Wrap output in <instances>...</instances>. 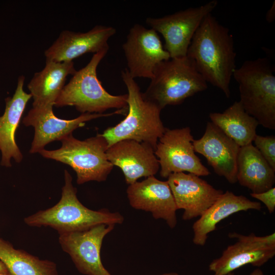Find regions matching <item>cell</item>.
<instances>
[{"label": "cell", "instance_id": "cell-7", "mask_svg": "<svg viewBox=\"0 0 275 275\" xmlns=\"http://www.w3.org/2000/svg\"><path fill=\"white\" fill-rule=\"evenodd\" d=\"M61 147L53 150L45 149L38 153L43 157L71 167L77 176V183L105 181L114 166L106 155L107 143L101 134L81 141L72 134L61 141Z\"/></svg>", "mask_w": 275, "mask_h": 275}, {"label": "cell", "instance_id": "cell-23", "mask_svg": "<svg viewBox=\"0 0 275 275\" xmlns=\"http://www.w3.org/2000/svg\"><path fill=\"white\" fill-rule=\"evenodd\" d=\"M209 118L240 147L252 144L257 135L258 121L245 111L239 101L222 113H211Z\"/></svg>", "mask_w": 275, "mask_h": 275}, {"label": "cell", "instance_id": "cell-9", "mask_svg": "<svg viewBox=\"0 0 275 275\" xmlns=\"http://www.w3.org/2000/svg\"><path fill=\"white\" fill-rule=\"evenodd\" d=\"M194 140L189 127L166 129L154 150L161 177L168 178L172 174L184 172L200 177L210 174L196 154Z\"/></svg>", "mask_w": 275, "mask_h": 275}, {"label": "cell", "instance_id": "cell-28", "mask_svg": "<svg viewBox=\"0 0 275 275\" xmlns=\"http://www.w3.org/2000/svg\"><path fill=\"white\" fill-rule=\"evenodd\" d=\"M0 273L10 274L5 265L0 261Z\"/></svg>", "mask_w": 275, "mask_h": 275}, {"label": "cell", "instance_id": "cell-2", "mask_svg": "<svg viewBox=\"0 0 275 275\" xmlns=\"http://www.w3.org/2000/svg\"><path fill=\"white\" fill-rule=\"evenodd\" d=\"M121 78L128 93V111L125 118L116 125L107 128L101 135L108 147L124 140L145 143L155 150L159 139L166 130L160 118L162 110L147 98L126 68L121 71Z\"/></svg>", "mask_w": 275, "mask_h": 275}, {"label": "cell", "instance_id": "cell-25", "mask_svg": "<svg viewBox=\"0 0 275 275\" xmlns=\"http://www.w3.org/2000/svg\"><path fill=\"white\" fill-rule=\"evenodd\" d=\"M253 142L255 147L275 171V136L257 134Z\"/></svg>", "mask_w": 275, "mask_h": 275}, {"label": "cell", "instance_id": "cell-17", "mask_svg": "<svg viewBox=\"0 0 275 275\" xmlns=\"http://www.w3.org/2000/svg\"><path fill=\"white\" fill-rule=\"evenodd\" d=\"M116 33L113 26L98 25L85 33L63 31L44 52L46 62H69L87 53L108 47L109 39Z\"/></svg>", "mask_w": 275, "mask_h": 275}, {"label": "cell", "instance_id": "cell-3", "mask_svg": "<svg viewBox=\"0 0 275 275\" xmlns=\"http://www.w3.org/2000/svg\"><path fill=\"white\" fill-rule=\"evenodd\" d=\"M65 184L62 196L54 206L25 217V223L32 227L48 226L59 233L82 231L99 224H121L123 216L119 212L103 209L91 210L78 200L77 189L72 184V178L64 171Z\"/></svg>", "mask_w": 275, "mask_h": 275}, {"label": "cell", "instance_id": "cell-16", "mask_svg": "<svg viewBox=\"0 0 275 275\" xmlns=\"http://www.w3.org/2000/svg\"><path fill=\"white\" fill-rule=\"evenodd\" d=\"M127 194L133 208L150 212L155 219H162L171 228L175 227L177 208L167 181L150 176L129 185Z\"/></svg>", "mask_w": 275, "mask_h": 275}, {"label": "cell", "instance_id": "cell-6", "mask_svg": "<svg viewBox=\"0 0 275 275\" xmlns=\"http://www.w3.org/2000/svg\"><path fill=\"white\" fill-rule=\"evenodd\" d=\"M145 97L161 109L181 104L186 99L207 89V82L187 56L170 58L155 67Z\"/></svg>", "mask_w": 275, "mask_h": 275}, {"label": "cell", "instance_id": "cell-8", "mask_svg": "<svg viewBox=\"0 0 275 275\" xmlns=\"http://www.w3.org/2000/svg\"><path fill=\"white\" fill-rule=\"evenodd\" d=\"M217 4L216 0H212L200 6L190 7L161 17H148L146 22L151 29L162 35L163 47L170 58L186 56L197 29Z\"/></svg>", "mask_w": 275, "mask_h": 275}, {"label": "cell", "instance_id": "cell-27", "mask_svg": "<svg viewBox=\"0 0 275 275\" xmlns=\"http://www.w3.org/2000/svg\"><path fill=\"white\" fill-rule=\"evenodd\" d=\"M275 3L273 2L272 5L270 9L268 11L266 15V19L268 22H272L275 18Z\"/></svg>", "mask_w": 275, "mask_h": 275}, {"label": "cell", "instance_id": "cell-12", "mask_svg": "<svg viewBox=\"0 0 275 275\" xmlns=\"http://www.w3.org/2000/svg\"><path fill=\"white\" fill-rule=\"evenodd\" d=\"M113 224H99L88 229L60 233L59 241L77 270L86 275H111L103 266L100 256L104 237L114 228Z\"/></svg>", "mask_w": 275, "mask_h": 275}, {"label": "cell", "instance_id": "cell-15", "mask_svg": "<svg viewBox=\"0 0 275 275\" xmlns=\"http://www.w3.org/2000/svg\"><path fill=\"white\" fill-rule=\"evenodd\" d=\"M195 152L205 157L218 176L231 184L237 180V161L240 147L213 123L208 122L203 135L194 140Z\"/></svg>", "mask_w": 275, "mask_h": 275}, {"label": "cell", "instance_id": "cell-31", "mask_svg": "<svg viewBox=\"0 0 275 275\" xmlns=\"http://www.w3.org/2000/svg\"><path fill=\"white\" fill-rule=\"evenodd\" d=\"M227 275H234V273L232 272L227 274Z\"/></svg>", "mask_w": 275, "mask_h": 275}, {"label": "cell", "instance_id": "cell-5", "mask_svg": "<svg viewBox=\"0 0 275 275\" xmlns=\"http://www.w3.org/2000/svg\"><path fill=\"white\" fill-rule=\"evenodd\" d=\"M108 49L109 47L94 53L86 66L76 71L63 87L54 106H73L82 114H103L111 108L128 109L127 94H109L97 77V67Z\"/></svg>", "mask_w": 275, "mask_h": 275}, {"label": "cell", "instance_id": "cell-32", "mask_svg": "<svg viewBox=\"0 0 275 275\" xmlns=\"http://www.w3.org/2000/svg\"><path fill=\"white\" fill-rule=\"evenodd\" d=\"M0 275H11V274L0 273Z\"/></svg>", "mask_w": 275, "mask_h": 275}, {"label": "cell", "instance_id": "cell-4", "mask_svg": "<svg viewBox=\"0 0 275 275\" xmlns=\"http://www.w3.org/2000/svg\"><path fill=\"white\" fill-rule=\"evenodd\" d=\"M274 67L266 58L245 61L233 76L239 85L240 100L245 111L264 127L275 129Z\"/></svg>", "mask_w": 275, "mask_h": 275}, {"label": "cell", "instance_id": "cell-10", "mask_svg": "<svg viewBox=\"0 0 275 275\" xmlns=\"http://www.w3.org/2000/svg\"><path fill=\"white\" fill-rule=\"evenodd\" d=\"M229 237L237 240L210 263L209 269L213 275H227L247 264L260 267L275 255L274 233L258 236L253 233L244 235L233 232Z\"/></svg>", "mask_w": 275, "mask_h": 275}, {"label": "cell", "instance_id": "cell-29", "mask_svg": "<svg viewBox=\"0 0 275 275\" xmlns=\"http://www.w3.org/2000/svg\"><path fill=\"white\" fill-rule=\"evenodd\" d=\"M250 275H265L263 271L259 268H257L252 271Z\"/></svg>", "mask_w": 275, "mask_h": 275}, {"label": "cell", "instance_id": "cell-1", "mask_svg": "<svg viewBox=\"0 0 275 275\" xmlns=\"http://www.w3.org/2000/svg\"><path fill=\"white\" fill-rule=\"evenodd\" d=\"M186 56L208 83L230 96V85L236 68L232 35L211 13L203 19L188 47Z\"/></svg>", "mask_w": 275, "mask_h": 275}, {"label": "cell", "instance_id": "cell-26", "mask_svg": "<svg viewBox=\"0 0 275 275\" xmlns=\"http://www.w3.org/2000/svg\"><path fill=\"white\" fill-rule=\"evenodd\" d=\"M250 195L252 197L264 203L270 213L274 212L275 210V188L274 187L261 193H251Z\"/></svg>", "mask_w": 275, "mask_h": 275}, {"label": "cell", "instance_id": "cell-13", "mask_svg": "<svg viewBox=\"0 0 275 275\" xmlns=\"http://www.w3.org/2000/svg\"><path fill=\"white\" fill-rule=\"evenodd\" d=\"M122 49L127 61L126 69L134 79H151L157 65L170 59L158 33L140 24L130 29Z\"/></svg>", "mask_w": 275, "mask_h": 275}, {"label": "cell", "instance_id": "cell-18", "mask_svg": "<svg viewBox=\"0 0 275 275\" xmlns=\"http://www.w3.org/2000/svg\"><path fill=\"white\" fill-rule=\"evenodd\" d=\"M109 161L122 171L127 184L130 185L139 178L154 176L160 166L150 145L132 140L117 142L106 150Z\"/></svg>", "mask_w": 275, "mask_h": 275}, {"label": "cell", "instance_id": "cell-11", "mask_svg": "<svg viewBox=\"0 0 275 275\" xmlns=\"http://www.w3.org/2000/svg\"><path fill=\"white\" fill-rule=\"evenodd\" d=\"M52 107L51 105L33 107L22 120L25 126H33L35 130L31 153H38L50 142L61 141L87 121L117 114L126 115L127 112V109H120L107 114L84 113L73 119L65 120L56 116Z\"/></svg>", "mask_w": 275, "mask_h": 275}, {"label": "cell", "instance_id": "cell-24", "mask_svg": "<svg viewBox=\"0 0 275 275\" xmlns=\"http://www.w3.org/2000/svg\"><path fill=\"white\" fill-rule=\"evenodd\" d=\"M0 261L11 275H58L55 263L41 260L28 253L15 249L0 238Z\"/></svg>", "mask_w": 275, "mask_h": 275}, {"label": "cell", "instance_id": "cell-30", "mask_svg": "<svg viewBox=\"0 0 275 275\" xmlns=\"http://www.w3.org/2000/svg\"><path fill=\"white\" fill-rule=\"evenodd\" d=\"M160 275H179V274L176 272H169V273H165L160 274Z\"/></svg>", "mask_w": 275, "mask_h": 275}, {"label": "cell", "instance_id": "cell-19", "mask_svg": "<svg viewBox=\"0 0 275 275\" xmlns=\"http://www.w3.org/2000/svg\"><path fill=\"white\" fill-rule=\"evenodd\" d=\"M24 76L18 79L16 90L12 97L5 99L6 106L3 115L0 116L1 166L6 168L12 166L11 159L20 162L23 155L15 141V133L21 117L31 94L23 90Z\"/></svg>", "mask_w": 275, "mask_h": 275}, {"label": "cell", "instance_id": "cell-20", "mask_svg": "<svg viewBox=\"0 0 275 275\" xmlns=\"http://www.w3.org/2000/svg\"><path fill=\"white\" fill-rule=\"evenodd\" d=\"M261 208L260 203L252 201L243 195H236L228 190L224 192L194 223V243L204 245L208 234L216 230L219 222L232 214L250 209L260 210Z\"/></svg>", "mask_w": 275, "mask_h": 275}, {"label": "cell", "instance_id": "cell-14", "mask_svg": "<svg viewBox=\"0 0 275 275\" xmlns=\"http://www.w3.org/2000/svg\"><path fill=\"white\" fill-rule=\"evenodd\" d=\"M167 181L177 209L184 210L182 218L185 221L201 216L224 193L191 173H173Z\"/></svg>", "mask_w": 275, "mask_h": 275}, {"label": "cell", "instance_id": "cell-21", "mask_svg": "<svg viewBox=\"0 0 275 275\" xmlns=\"http://www.w3.org/2000/svg\"><path fill=\"white\" fill-rule=\"evenodd\" d=\"M76 71L73 61L46 62L44 68L35 73L28 85L33 98V107L54 106L67 77Z\"/></svg>", "mask_w": 275, "mask_h": 275}, {"label": "cell", "instance_id": "cell-22", "mask_svg": "<svg viewBox=\"0 0 275 275\" xmlns=\"http://www.w3.org/2000/svg\"><path fill=\"white\" fill-rule=\"evenodd\" d=\"M237 180L252 193L265 191L273 187L275 171L252 143L240 147L237 161Z\"/></svg>", "mask_w": 275, "mask_h": 275}]
</instances>
